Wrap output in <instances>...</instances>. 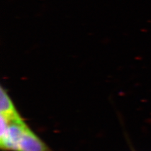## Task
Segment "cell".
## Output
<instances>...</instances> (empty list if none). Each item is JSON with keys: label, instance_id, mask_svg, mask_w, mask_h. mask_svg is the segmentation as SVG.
Listing matches in <instances>:
<instances>
[{"label": "cell", "instance_id": "1", "mask_svg": "<svg viewBox=\"0 0 151 151\" xmlns=\"http://www.w3.org/2000/svg\"><path fill=\"white\" fill-rule=\"evenodd\" d=\"M9 121L6 134L3 139H0L1 147L6 150L17 151L18 143L27 126L20 116Z\"/></svg>", "mask_w": 151, "mask_h": 151}, {"label": "cell", "instance_id": "2", "mask_svg": "<svg viewBox=\"0 0 151 151\" xmlns=\"http://www.w3.org/2000/svg\"><path fill=\"white\" fill-rule=\"evenodd\" d=\"M17 151H49L45 144L27 127L18 143Z\"/></svg>", "mask_w": 151, "mask_h": 151}, {"label": "cell", "instance_id": "3", "mask_svg": "<svg viewBox=\"0 0 151 151\" xmlns=\"http://www.w3.org/2000/svg\"><path fill=\"white\" fill-rule=\"evenodd\" d=\"M1 114L6 116L8 119L11 120L15 119L18 116H20L17 112L15 107L11 100L9 99L6 92L4 90L3 88H1Z\"/></svg>", "mask_w": 151, "mask_h": 151}]
</instances>
